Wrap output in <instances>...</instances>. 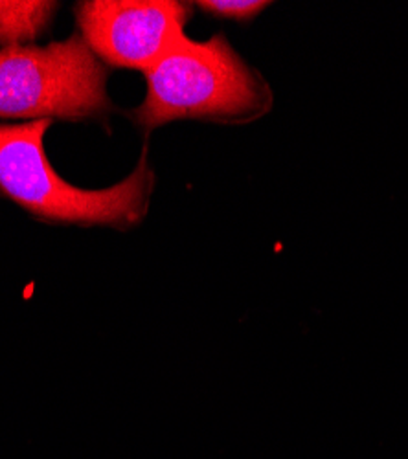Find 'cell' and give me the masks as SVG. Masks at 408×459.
<instances>
[{
	"label": "cell",
	"mask_w": 408,
	"mask_h": 459,
	"mask_svg": "<svg viewBox=\"0 0 408 459\" xmlns=\"http://www.w3.org/2000/svg\"><path fill=\"white\" fill-rule=\"evenodd\" d=\"M145 98L129 112L150 134L171 122L247 126L271 112L274 94L222 33L206 41L184 35L145 74Z\"/></svg>",
	"instance_id": "1"
},
{
	"label": "cell",
	"mask_w": 408,
	"mask_h": 459,
	"mask_svg": "<svg viewBox=\"0 0 408 459\" xmlns=\"http://www.w3.org/2000/svg\"><path fill=\"white\" fill-rule=\"evenodd\" d=\"M107 66L80 33L47 47H0V118L107 122Z\"/></svg>",
	"instance_id": "3"
},
{
	"label": "cell",
	"mask_w": 408,
	"mask_h": 459,
	"mask_svg": "<svg viewBox=\"0 0 408 459\" xmlns=\"http://www.w3.org/2000/svg\"><path fill=\"white\" fill-rule=\"evenodd\" d=\"M192 4L175 0H83L80 35L107 66L147 72L184 35Z\"/></svg>",
	"instance_id": "4"
},
{
	"label": "cell",
	"mask_w": 408,
	"mask_h": 459,
	"mask_svg": "<svg viewBox=\"0 0 408 459\" xmlns=\"http://www.w3.org/2000/svg\"><path fill=\"white\" fill-rule=\"evenodd\" d=\"M54 122L0 124V194L48 224L113 228L127 232L143 222L150 212L155 171L147 151L124 180L85 189L59 177L48 162L45 136Z\"/></svg>",
	"instance_id": "2"
},
{
	"label": "cell",
	"mask_w": 408,
	"mask_h": 459,
	"mask_svg": "<svg viewBox=\"0 0 408 459\" xmlns=\"http://www.w3.org/2000/svg\"><path fill=\"white\" fill-rule=\"evenodd\" d=\"M57 10L50 0H0V45H31L50 28Z\"/></svg>",
	"instance_id": "5"
},
{
	"label": "cell",
	"mask_w": 408,
	"mask_h": 459,
	"mask_svg": "<svg viewBox=\"0 0 408 459\" xmlns=\"http://www.w3.org/2000/svg\"><path fill=\"white\" fill-rule=\"evenodd\" d=\"M197 6L217 19L250 22L259 13H264L271 3H262V0H203V3H197Z\"/></svg>",
	"instance_id": "6"
}]
</instances>
